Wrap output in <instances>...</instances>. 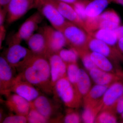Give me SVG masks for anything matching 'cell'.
Segmentation results:
<instances>
[{
    "label": "cell",
    "instance_id": "cell-1",
    "mask_svg": "<svg viewBox=\"0 0 123 123\" xmlns=\"http://www.w3.org/2000/svg\"><path fill=\"white\" fill-rule=\"evenodd\" d=\"M22 79L47 94L53 92L50 70L48 58L34 55L20 71Z\"/></svg>",
    "mask_w": 123,
    "mask_h": 123
},
{
    "label": "cell",
    "instance_id": "cell-2",
    "mask_svg": "<svg viewBox=\"0 0 123 123\" xmlns=\"http://www.w3.org/2000/svg\"><path fill=\"white\" fill-rule=\"evenodd\" d=\"M53 92L56 97L68 108H78L81 105L82 98L66 77L62 78L56 82Z\"/></svg>",
    "mask_w": 123,
    "mask_h": 123
},
{
    "label": "cell",
    "instance_id": "cell-3",
    "mask_svg": "<svg viewBox=\"0 0 123 123\" xmlns=\"http://www.w3.org/2000/svg\"><path fill=\"white\" fill-rule=\"evenodd\" d=\"M61 31L66 38L68 45L71 48L77 51L88 49L87 44L90 36L83 28L68 21Z\"/></svg>",
    "mask_w": 123,
    "mask_h": 123
},
{
    "label": "cell",
    "instance_id": "cell-4",
    "mask_svg": "<svg viewBox=\"0 0 123 123\" xmlns=\"http://www.w3.org/2000/svg\"><path fill=\"white\" fill-rule=\"evenodd\" d=\"M44 18L37 11L29 17L20 26L17 31L11 36L9 45L21 43L23 40L26 41L38 29L39 26Z\"/></svg>",
    "mask_w": 123,
    "mask_h": 123
},
{
    "label": "cell",
    "instance_id": "cell-5",
    "mask_svg": "<svg viewBox=\"0 0 123 123\" xmlns=\"http://www.w3.org/2000/svg\"><path fill=\"white\" fill-rule=\"evenodd\" d=\"M54 28L61 31L68 21L60 13L51 0H36V8Z\"/></svg>",
    "mask_w": 123,
    "mask_h": 123
},
{
    "label": "cell",
    "instance_id": "cell-6",
    "mask_svg": "<svg viewBox=\"0 0 123 123\" xmlns=\"http://www.w3.org/2000/svg\"><path fill=\"white\" fill-rule=\"evenodd\" d=\"M33 55L29 48L20 43H13L9 45L4 57L13 68L20 71Z\"/></svg>",
    "mask_w": 123,
    "mask_h": 123
},
{
    "label": "cell",
    "instance_id": "cell-7",
    "mask_svg": "<svg viewBox=\"0 0 123 123\" xmlns=\"http://www.w3.org/2000/svg\"><path fill=\"white\" fill-rule=\"evenodd\" d=\"M40 31L43 34L46 39L49 56L52 53H57L68 45L66 38L62 31L52 26H44L40 28Z\"/></svg>",
    "mask_w": 123,
    "mask_h": 123
},
{
    "label": "cell",
    "instance_id": "cell-8",
    "mask_svg": "<svg viewBox=\"0 0 123 123\" xmlns=\"http://www.w3.org/2000/svg\"><path fill=\"white\" fill-rule=\"evenodd\" d=\"M36 0H11L7 7L6 22L12 24L22 17L31 10L36 8Z\"/></svg>",
    "mask_w": 123,
    "mask_h": 123
},
{
    "label": "cell",
    "instance_id": "cell-9",
    "mask_svg": "<svg viewBox=\"0 0 123 123\" xmlns=\"http://www.w3.org/2000/svg\"><path fill=\"white\" fill-rule=\"evenodd\" d=\"M15 69L8 63L3 56L0 57V90L1 94L8 95L11 92V88L17 76Z\"/></svg>",
    "mask_w": 123,
    "mask_h": 123
},
{
    "label": "cell",
    "instance_id": "cell-10",
    "mask_svg": "<svg viewBox=\"0 0 123 123\" xmlns=\"http://www.w3.org/2000/svg\"><path fill=\"white\" fill-rule=\"evenodd\" d=\"M90 36L87 44L89 50L104 55L118 64L122 62L117 49Z\"/></svg>",
    "mask_w": 123,
    "mask_h": 123
},
{
    "label": "cell",
    "instance_id": "cell-11",
    "mask_svg": "<svg viewBox=\"0 0 123 123\" xmlns=\"http://www.w3.org/2000/svg\"><path fill=\"white\" fill-rule=\"evenodd\" d=\"M11 92L18 95L30 103L41 95L38 89L23 80L18 75L16 77Z\"/></svg>",
    "mask_w": 123,
    "mask_h": 123
},
{
    "label": "cell",
    "instance_id": "cell-12",
    "mask_svg": "<svg viewBox=\"0 0 123 123\" xmlns=\"http://www.w3.org/2000/svg\"><path fill=\"white\" fill-rule=\"evenodd\" d=\"M123 97L122 79L112 83L108 88L102 99V110L111 109L118 100Z\"/></svg>",
    "mask_w": 123,
    "mask_h": 123
},
{
    "label": "cell",
    "instance_id": "cell-13",
    "mask_svg": "<svg viewBox=\"0 0 123 123\" xmlns=\"http://www.w3.org/2000/svg\"><path fill=\"white\" fill-rule=\"evenodd\" d=\"M48 59L50 70L51 81L53 87L58 80L66 77L67 64L57 53L51 54Z\"/></svg>",
    "mask_w": 123,
    "mask_h": 123
},
{
    "label": "cell",
    "instance_id": "cell-14",
    "mask_svg": "<svg viewBox=\"0 0 123 123\" xmlns=\"http://www.w3.org/2000/svg\"><path fill=\"white\" fill-rule=\"evenodd\" d=\"M6 96V104L10 111L16 114L27 116L31 108L30 102L15 93Z\"/></svg>",
    "mask_w": 123,
    "mask_h": 123
},
{
    "label": "cell",
    "instance_id": "cell-15",
    "mask_svg": "<svg viewBox=\"0 0 123 123\" xmlns=\"http://www.w3.org/2000/svg\"><path fill=\"white\" fill-rule=\"evenodd\" d=\"M90 55L91 59L97 68L104 71L116 74L122 76L123 70L120 68L119 65L106 56L97 52L90 51Z\"/></svg>",
    "mask_w": 123,
    "mask_h": 123
},
{
    "label": "cell",
    "instance_id": "cell-16",
    "mask_svg": "<svg viewBox=\"0 0 123 123\" xmlns=\"http://www.w3.org/2000/svg\"><path fill=\"white\" fill-rule=\"evenodd\" d=\"M26 42L29 48L34 55L49 56L47 44L43 34L39 31L34 33Z\"/></svg>",
    "mask_w": 123,
    "mask_h": 123
},
{
    "label": "cell",
    "instance_id": "cell-17",
    "mask_svg": "<svg viewBox=\"0 0 123 123\" xmlns=\"http://www.w3.org/2000/svg\"><path fill=\"white\" fill-rule=\"evenodd\" d=\"M31 104V107L37 111L49 121L52 120L56 108L53 102L47 97L40 95Z\"/></svg>",
    "mask_w": 123,
    "mask_h": 123
},
{
    "label": "cell",
    "instance_id": "cell-18",
    "mask_svg": "<svg viewBox=\"0 0 123 123\" xmlns=\"http://www.w3.org/2000/svg\"><path fill=\"white\" fill-rule=\"evenodd\" d=\"M92 80L97 85H110L112 83L123 79L121 75L106 72L98 68H95L89 71Z\"/></svg>",
    "mask_w": 123,
    "mask_h": 123
},
{
    "label": "cell",
    "instance_id": "cell-19",
    "mask_svg": "<svg viewBox=\"0 0 123 123\" xmlns=\"http://www.w3.org/2000/svg\"><path fill=\"white\" fill-rule=\"evenodd\" d=\"M51 0L67 21L85 29L84 22L80 19L72 5L58 0Z\"/></svg>",
    "mask_w": 123,
    "mask_h": 123
},
{
    "label": "cell",
    "instance_id": "cell-20",
    "mask_svg": "<svg viewBox=\"0 0 123 123\" xmlns=\"http://www.w3.org/2000/svg\"><path fill=\"white\" fill-rule=\"evenodd\" d=\"M110 85L95 84L92 86L87 94L83 98L84 107L97 105L101 103L104 95Z\"/></svg>",
    "mask_w": 123,
    "mask_h": 123
},
{
    "label": "cell",
    "instance_id": "cell-21",
    "mask_svg": "<svg viewBox=\"0 0 123 123\" xmlns=\"http://www.w3.org/2000/svg\"><path fill=\"white\" fill-rule=\"evenodd\" d=\"M113 0H89L86 5V12L88 17H98Z\"/></svg>",
    "mask_w": 123,
    "mask_h": 123
},
{
    "label": "cell",
    "instance_id": "cell-22",
    "mask_svg": "<svg viewBox=\"0 0 123 123\" xmlns=\"http://www.w3.org/2000/svg\"><path fill=\"white\" fill-rule=\"evenodd\" d=\"M89 34L93 37L117 48L119 39L114 31L99 29Z\"/></svg>",
    "mask_w": 123,
    "mask_h": 123
},
{
    "label": "cell",
    "instance_id": "cell-23",
    "mask_svg": "<svg viewBox=\"0 0 123 123\" xmlns=\"http://www.w3.org/2000/svg\"><path fill=\"white\" fill-rule=\"evenodd\" d=\"M90 76L85 70L80 68L75 88L80 97L83 98L92 88Z\"/></svg>",
    "mask_w": 123,
    "mask_h": 123
},
{
    "label": "cell",
    "instance_id": "cell-24",
    "mask_svg": "<svg viewBox=\"0 0 123 123\" xmlns=\"http://www.w3.org/2000/svg\"><path fill=\"white\" fill-rule=\"evenodd\" d=\"M102 103L97 105L85 107L81 115L82 120L84 123H94L96 117L102 110Z\"/></svg>",
    "mask_w": 123,
    "mask_h": 123
},
{
    "label": "cell",
    "instance_id": "cell-25",
    "mask_svg": "<svg viewBox=\"0 0 123 123\" xmlns=\"http://www.w3.org/2000/svg\"><path fill=\"white\" fill-rule=\"evenodd\" d=\"M118 122L117 115L111 109L102 110L98 113L95 123H115Z\"/></svg>",
    "mask_w": 123,
    "mask_h": 123
},
{
    "label": "cell",
    "instance_id": "cell-26",
    "mask_svg": "<svg viewBox=\"0 0 123 123\" xmlns=\"http://www.w3.org/2000/svg\"><path fill=\"white\" fill-rule=\"evenodd\" d=\"M60 57L66 64L77 63L79 57L78 52L74 49L63 48L57 52Z\"/></svg>",
    "mask_w": 123,
    "mask_h": 123
},
{
    "label": "cell",
    "instance_id": "cell-27",
    "mask_svg": "<svg viewBox=\"0 0 123 123\" xmlns=\"http://www.w3.org/2000/svg\"><path fill=\"white\" fill-rule=\"evenodd\" d=\"M79 57L80 58L83 65L88 72L97 68L90 56V51L88 49H84L77 51Z\"/></svg>",
    "mask_w": 123,
    "mask_h": 123
},
{
    "label": "cell",
    "instance_id": "cell-28",
    "mask_svg": "<svg viewBox=\"0 0 123 123\" xmlns=\"http://www.w3.org/2000/svg\"><path fill=\"white\" fill-rule=\"evenodd\" d=\"M79 68L77 63L67 64L66 77L75 88L78 76Z\"/></svg>",
    "mask_w": 123,
    "mask_h": 123
},
{
    "label": "cell",
    "instance_id": "cell-29",
    "mask_svg": "<svg viewBox=\"0 0 123 123\" xmlns=\"http://www.w3.org/2000/svg\"><path fill=\"white\" fill-rule=\"evenodd\" d=\"M26 117L27 122L30 123H45L49 121L31 106Z\"/></svg>",
    "mask_w": 123,
    "mask_h": 123
},
{
    "label": "cell",
    "instance_id": "cell-30",
    "mask_svg": "<svg viewBox=\"0 0 123 123\" xmlns=\"http://www.w3.org/2000/svg\"><path fill=\"white\" fill-rule=\"evenodd\" d=\"M99 17L102 20H107L121 25V19L118 14L112 9H110L104 11Z\"/></svg>",
    "mask_w": 123,
    "mask_h": 123
},
{
    "label": "cell",
    "instance_id": "cell-31",
    "mask_svg": "<svg viewBox=\"0 0 123 123\" xmlns=\"http://www.w3.org/2000/svg\"><path fill=\"white\" fill-rule=\"evenodd\" d=\"M89 0L80 1L74 4L71 5L76 12L80 19L84 22V24L88 18L86 13V8Z\"/></svg>",
    "mask_w": 123,
    "mask_h": 123
},
{
    "label": "cell",
    "instance_id": "cell-32",
    "mask_svg": "<svg viewBox=\"0 0 123 123\" xmlns=\"http://www.w3.org/2000/svg\"><path fill=\"white\" fill-rule=\"evenodd\" d=\"M70 110L68 111L63 119L65 123H79L81 121V118L78 112Z\"/></svg>",
    "mask_w": 123,
    "mask_h": 123
},
{
    "label": "cell",
    "instance_id": "cell-33",
    "mask_svg": "<svg viewBox=\"0 0 123 123\" xmlns=\"http://www.w3.org/2000/svg\"><path fill=\"white\" fill-rule=\"evenodd\" d=\"M27 123L26 116L22 115H11L3 119V123Z\"/></svg>",
    "mask_w": 123,
    "mask_h": 123
},
{
    "label": "cell",
    "instance_id": "cell-34",
    "mask_svg": "<svg viewBox=\"0 0 123 123\" xmlns=\"http://www.w3.org/2000/svg\"><path fill=\"white\" fill-rule=\"evenodd\" d=\"M99 29H107L115 31L118 27L120 25L113 22L107 20H101L99 18Z\"/></svg>",
    "mask_w": 123,
    "mask_h": 123
},
{
    "label": "cell",
    "instance_id": "cell-35",
    "mask_svg": "<svg viewBox=\"0 0 123 123\" xmlns=\"http://www.w3.org/2000/svg\"><path fill=\"white\" fill-rule=\"evenodd\" d=\"M116 115H120L123 112V97L118 100L111 108Z\"/></svg>",
    "mask_w": 123,
    "mask_h": 123
},
{
    "label": "cell",
    "instance_id": "cell-36",
    "mask_svg": "<svg viewBox=\"0 0 123 123\" xmlns=\"http://www.w3.org/2000/svg\"><path fill=\"white\" fill-rule=\"evenodd\" d=\"M7 9L0 8V26L4 25L5 21H6Z\"/></svg>",
    "mask_w": 123,
    "mask_h": 123
},
{
    "label": "cell",
    "instance_id": "cell-37",
    "mask_svg": "<svg viewBox=\"0 0 123 123\" xmlns=\"http://www.w3.org/2000/svg\"><path fill=\"white\" fill-rule=\"evenodd\" d=\"M117 49L118 52L122 62H123V38L119 39L117 45Z\"/></svg>",
    "mask_w": 123,
    "mask_h": 123
},
{
    "label": "cell",
    "instance_id": "cell-38",
    "mask_svg": "<svg viewBox=\"0 0 123 123\" xmlns=\"http://www.w3.org/2000/svg\"><path fill=\"white\" fill-rule=\"evenodd\" d=\"M6 31L4 26H0V47H1L2 43L3 40L4 39L5 36Z\"/></svg>",
    "mask_w": 123,
    "mask_h": 123
},
{
    "label": "cell",
    "instance_id": "cell-39",
    "mask_svg": "<svg viewBox=\"0 0 123 123\" xmlns=\"http://www.w3.org/2000/svg\"><path fill=\"white\" fill-rule=\"evenodd\" d=\"M114 31L119 39L123 38V25H120Z\"/></svg>",
    "mask_w": 123,
    "mask_h": 123
},
{
    "label": "cell",
    "instance_id": "cell-40",
    "mask_svg": "<svg viewBox=\"0 0 123 123\" xmlns=\"http://www.w3.org/2000/svg\"><path fill=\"white\" fill-rule=\"evenodd\" d=\"M11 0H0V8L7 9Z\"/></svg>",
    "mask_w": 123,
    "mask_h": 123
},
{
    "label": "cell",
    "instance_id": "cell-41",
    "mask_svg": "<svg viewBox=\"0 0 123 123\" xmlns=\"http://www.w3.org/2000/svg\"><path fill=\"white\" fill-rule=\"evenodd\" d=\"M59 1L65 2L70 5H73L80 1H84L88 0H58Z\"/></svg>",
    "mask_w": 123,
    "mask_h": 123
},
{
    "label": "cell",
    "instance_id": "cell-42",
    "mask_svg": "<svg viewBox=\"0 0 123 123\" xmlns=\"http://www.w3.org/2000/svg\"><path fill=\"white\" fill-rule=\"evenodd\" d=\"M112 2L121 5L123 6V0H113Z\"/></svg>",
    "mask_w": 123,
    "mask_h": 123
},
{
    "label": "cell",
    "instance_id": "cell-43",
    "mask_svg": "<svg viewBox=\"0 0 123 123\" xmlns=\"http://www.w3.org/2000/svg\"><path fill=\"white\" fill-rule=\"evenodd\" d=\"M120 119L121 121L123 123V112L120 115Z\"/></svg>",
    "mask_w": 123,
    "mask_h": 123
},
{
    "label": "cell",
    "instance_id": "cell-44",
    "mask_svg": "<svg viewBox=\"0 0 123 123\" xmlns=\"http://www.w3.org/2000/svg\"><path fill=\"white\" fill-rule=\"evenodd\" d=\"M122 76H123V74H122Z\"/></svg>",
    "mask_w": 123,
    "mask_h": 123
}]
</instances>
